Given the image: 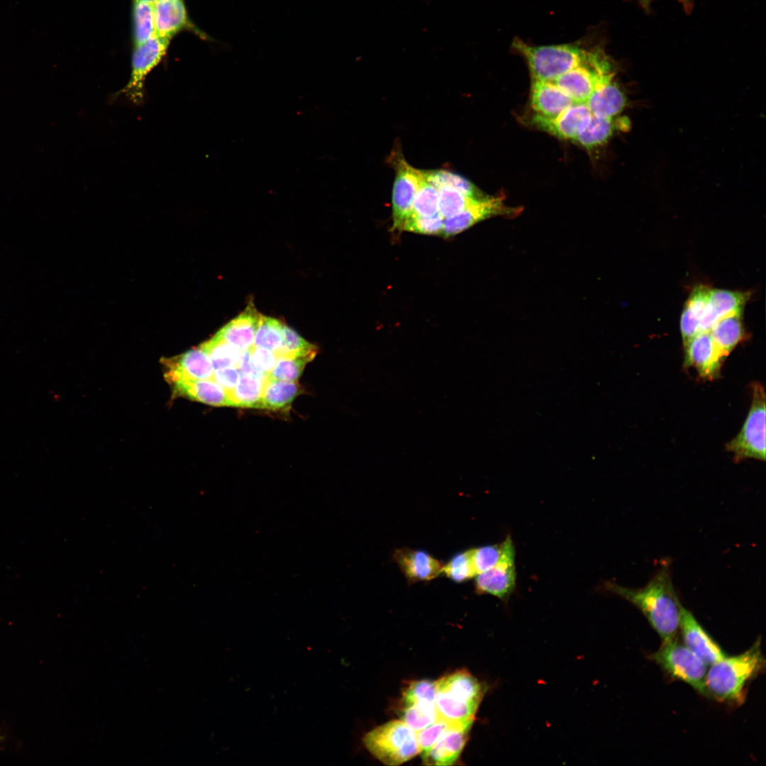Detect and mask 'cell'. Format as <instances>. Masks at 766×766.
<instances>
[{
	"mask_svg": "<svg viewBox=\"0 0 766 766\" xmlns=\"http://www.w3.org/2000/svg\"><path fill=\"white\" fill-rule=\"evenodd\" d=\"M283 341L276 356L306 357L314 358L317 348L306 341L295 331L284 323L282 326Z\"/></svg>",
	"mask_w": 766,
	"mask_h": 766,
	"instance_id": "35",
	"label": "cell"
},
{
	"mask_svg": "<svg viewBox=\"0 0 766 766\" xmlns=\"http://www.w3.org/2000/svg\"><path fill=\"white\" fill-rule=\"evenodd\" d=\"M165 379L170 384L183 380L212 378L214 368L207 353L200 347L182 355L165 359Z\"/></svg>",
	"mask_w": 766,
	"mask_h": 766,
	"instance_id": "16",
	"label": "cell"
},
{
	"mask_svg": "<svg viewBox=\"0 0 766 766\" xmlns=\"http://www.w3.org/2000/svg\"><path fill=\"white\" fill-rule=\"evenodd\" d=\"M402 721L415 732L419 731L438 718L435 702H419L404 706Z\"/></svg>",
	"mask_w": 766,
	"mask_h": 766,
	"instance_id": "36",
	"label": "cell"
},
{
	"mask_svg": "<svg viewBox=\"0 0 766 766\" xmlns=\"http://www.w3.org/2000/svg\"><path fill=\"white\" fill-rule=\"evenodd\" d=\"M471 728L453 726L449 728L428 750L422 759L427 765H452L460 757Z\"/></svg>",
	"mask_w": 766,
	"mask_h": 766,
	"instance_id": "20",
	"label": "cell"
},
{
	"mask_svg": "<svg viewBox=\"0 0 766 766\" xmlns=\"http://www.w3.org/2000/svg\"><path fill=\"white\" fill-rule=\"evenodd\" d=\"M393 165L395 170L392 190L393 228L401 231L413 212L419 170L411 166L402 157H395Z\"/></svg>",
	"mask_w": 766,
	"mask_h": 766,
	"instance_id": "12",
	"label": "cell"
},
{
	"mask_svg": "<svg viewBox=\"0 0 766 766\" xmlns=\"http://www.w3.org/2000/svg\"><path fill=\"white\" fill-rule=\"evenodd\" d=\"M760 640L747 651L726 656L710 665L705 679L706 696L728 703H741L745 689L762 669L765 661Z\"/></svg>",
	"mask_w": 766,
	"mask_h": 766,
	"instance_id": "2",
	"label": "cell"
},
{
	"mask_svg": "<svg viewBox=\"0 0 766 766\" xmlns=\"http://www.w3.org/2000/svg\"><path fill=\"white\" fill-rule=\"evenodd\" d=\"M436 682L435 705L445 719L464 722L474 719L484 688L467 671H457Z\"/></svg>",
	"mask_w": 766,
	"mask_h": 766,
	"instance_id": "4",
	"label": "cell"
},
{
	"mask_svg": "<svg viewBox=\"0 0 766 766\" xmlns=\"http://www.w3.org/2000/svg\"><path fill=\"white\" fill-rule=\"evenodd\" d=\"M311 360V358L306 357L277 356L275 365L267 374V378L296 382L306 364Z\"/></svg>",
	"mask_w": 766,
	"mask_h": 766,
	"instance_id": "38",
	"label": "cell"
},
{
	"mask_svg": "<svg viewBox=\"0 0 766 766\" xmlns=\"http://www.w3.org/2000/svg\"><path fill=\"white\" fill-rule=\"evenodd\" d=\"M135 1H148V2H153V1H155L157 0H135Z\"/></svg>",
	"mask_w": 766,
	"mask_h": 766,
	"instance_id": "49",
	"label": "cell"
},
{
	"mask_svg": "<svg viewBox=\"0 0 766 766\" xmlns=\"http://www.w3.org/2000/svg\"><path fill=\"white\" fill-rule=\"evenodd\" d=\"M504 196H487L478 199L460 213L444 220L441 235L449 238L463 232L476 223L496 216H516L521 207H510L504 202Z\"/></svg>",
	"mask_w": 766,
	"mask_h": 766,
	"instance_id": "11",
	"label": "cell"
},
{
	"mask_svg": "<svg viewBox=\"0 0 766 766\" xmlns=\"http://www.w3.org/2000/svg\"><path fill=\"white\" fill-rule=\"evenodd\" d=\"M250 350L251 349L241 352L240 360L236 367L238 368L241 374L258 377H267L259 372L254 367L251 358Z\"/></svg>",
	"mask_w": 766,
	"mask_h": 766,
	"instance_id": "46",
	"label": "cell"
},
{
	"mask_svg": "<svg viewBox=\"0 0 766 766\" xmlns=\"http://www.w3.org/2000/svg\"><path fill=\"white\" fill-rule=\"evenodd\" d=\"M442 572L456 582H462L476 575L471 550L455 555L446 565L443 567Z\"/></svg>",
	"mask_w": 766,
	"mask_h": 766,
	"instance_id": "39",
	"label": "cell"
},
{
	"mask_svg": "<svg viewBox=\"0 0 766 766\" xmlns=\"http://www.w3.org/2000/svg\"><path fill=\"white\" fill-rule=\"evenodd\" d=\"M363 743L373 756L387 765H401L421 752L416 732L402 720L374 728L365 735Z\"/></svg>",
	"mask_w": 766,
	"mask_h": 766,
	"instance_id": "5",
	"label": "cell"
},
{
	"mask_svg": "<svg viewBox=\"0 0 766 766\" xmlns=\"http://www.w3.org/2000/svg\"><path fill=\"white\" fill-rule=\"evenodd\" d=\"M679 628L684 645L706 665H711L727 656L693 614L684 607L682 610Z\"/></svg>",
	"mask_w": 766,
	"mask_h": 766,
	"instance_id": "17",
	"label": "cell"
},
{
	"mask_svg": "<svg viewBox=\"0 0 766 766\" xmlns=\"http://www.w3.org/2000/svg\"><path fill=\"white\" fill-rule=\"evenodd\" d=\"M641 6L645 10L648 11L653 0H638Z\"/></svg>",
	"mask_w": 766,
	"mask_h": 766,
	"instance_id": "47",
	"label": "cell"
},
{
	"mask_svg": "<svg viewBox=\"0 0 766 766\" xmlns=\"http://www.w3.org/2000/svg\"><path fill=\"white\" fill-rule=\"evenodd\" d=\"M250 353L255 369L267 376L275 365L277 360L275 353L269 349L254 346L251 348Z\"/></svg>",
	"mask_w": 766,
	"mask_h": 766,
	"instance_id": "44",
	"label": "cell"
},
{
	"mask_svg": "<svg viewBox=\"0 0 766 766\" xmlns=\"http://www.w3.org/2000/svg\"><path fill=\"white\" fill-rule=\"evenodd\" d=\"M605 588L640 609L663 643L675 638L683 606L675 589L668 566L659 569L643 587H626L607 582Z\"/></svg>",
	"mask_w": 766,
	"mask_h": 766,
	"instance_id": "1",
	"label": "cell"
},
{
	"mask_svg": "<svg viewBox=\"0 0 766 766\" xmlns=\"http://www.w3.org/2000/svg\"><path fill=\"white\" fill-rule=\"evenodd\" d=\"M436 682L421 680L411 682L403 694L404 706L419 702H435Z\"/></svg>",
	"mask_w": 766,
	"mask_h": 766,
	"instance_id": "42",
	"label": "cell"
},
{
	"mask_svg": "<svg viewBox=\"0 0 766 766\" xmlns=\"http://www.w3.org/2000/svg\"><path fill=\"white\" fill-rule=\"evenodd\" d=\"M623 118H606L592 116L589 123L574 141L580 145L592 148L601 146L613 136L616 131H623L628 123Z\"/></svg>",
	"mask_w": 766,
	"mask_h": 766,
	"instance_id": "27",
	"label": "cell"
},
{
	"mask_svg": "<svg viewBox=\"0 0 766 766\" xmlns=\"http://www.w3.org/2000/svg\"><path fill=\"white\" fill-rule=\"evenodd\" d=\"M282 326L283 322L278 319L261 314L253 346L265 348L277 353L282 345Z\"/></svg>",
	"mask_w": 766,
	"mask_h": 766,
	"instance_id": "33",
	"label": "cell"
},
{
	"mask_svg": "<svg viewBox=\"0 0 766 766\" xmlns=\"http://www.w3.org/2000/svg\"><path fill=\"white\" fill-rule=\"evenodd\" d=\"M394 559L401 571L411 582L431 580L441 572V563L423 550H397Z\"/></svg>",
	"mask_w": 766,
	"mask_h": 766,
	"instance_id": "23",
	"label": "cell"
},
{
	"mask_svg": "<svg viewBox=\"0 0 766 766\" xmlns=\"http://www.w3.org/2000/svg\"><path fill=\"white\" fill-rule=\"evenodd\" d=\"M742 313L731 314L718 320L709 330L716 346L726 357L745 337Z\"/></svg>",
	"mask_w": 766,
	"mask_h": 766,
	"instance_id": "26",
	"label": "cell"
},
{
	"mask_svg": "<svg viewBox=\"0 0 766 766\" xmlns=\"http://www.w3.org/2000/svg\"><path fill=\"white\" fill-rule=\"evenodd\" d=\"M574 102L554 82L533 80L531 105L535 114L555 117Z\"/></svg>",
	"mask_w": 766,
	"mask_h": 766,
	"instance_id": "21",
	"label": "cell"
},
{
	"mask_svg": "<svg viewBox=\"0 0 766 766\" xmlns=\"http://www.w3.org/2000/svg\"><path fill=\"white\" fill-rule=\"evenodd\" d=\"M586 104L593 116L617 118L626 107V98L612 78L599 85L592 93Z\"/></svg>",
	"mask_w": 766,
	"mask_h": 766,
	"instance_id": "24",
	"label": "cell"
},
{
	"mask_svg": "<svg viewBox=\"0 0 766 766\" xmlns=\"http://www.w3.org/2000/svg\"><path fill=\"white\" fill-rule=\"evenodd\" d=\"M749 412L738 434L726 445L738 462L748 458L765 460V392L759 382H753Z\"/></svg>",
	"mask_w": 766,
	"mask_h": 766,
	"instance_id": "6",
	"label": "cell"
},
{
	"mask_svg": "<svg viewBox=\"0 0 766 766\" xmlns=\"http://www.w3.org/2000/svg\"><path fill=\"white\" fill-rule=\"evenodd\" d=\"M747 295L740 292L711 289L707 304L699 323V332L709 331L720 318L742 313Z\"/></svg>",
	"mask_w": 766,
	"mask_h": 766,
	"instance_id": "19",
	"label": "cell"
},
{
	"mask_svg": "<svg viewBox=\"0 0 766 766\" xmlns=\"http://www.w3.org/2000/svg\"><path fill=\"white\" fill-rule=\"evenodd\" d=\"M457 726L438 718L433 723L416 732L417 743L421 752L431 748L439 738L451 727ZM462 727V726H460Z\"/></svg>",
	"mask_w": 766,
	"mask_h": 766,
	"instance_id": "43",
	"label": "cell"
},
{
	"mask_svg": "<svg viewBox=\"0 0 766 766\" xmlns=\"http://www.w3.org/2000/svg\"><path fill=\"white\" fill-rule=\"evenodd\" d=\"M171 386L175 396L187 397L215 406H233L228 392L213 378L183 380Z\"/></svg>",
	"mask_w": 766,
	"mask_h": 766,
	"instance_id": "22",
	"label": "cell"
},
{
	"mask_svg": "<svg viewBox=\"0 0 766 766\" xmlns=\"http://www.w3.org/2000/svg\"><path fill=\"white\" fill-rule=\"evenodd\" d=\"M592 114L586 103H574L559 115L547 118L534 114L531 124L562 140H574L584 130Z\"/></svg>",
	"mask_w": 766,
	"mask_h": 766,
	"instance_id": "15",
	"label": "cell"
},
{
	"mask_svg": "<svg viewBox=\"0 0 766 766\" xmlns=\"http://www.w3.org/2000/svg\"><path fill=\"white\" fill-rule=\"evenodd\" d=\"M710 289L705 285L696 286L686 302L680 320L684 345L699 332V323L707 304Z\"/></svg>",
	"mask_w": 766,
	"mask_h": 766,
	"instance_id": "25",
	"label": "cell"
},
{
	"mask_svg": "<svg viewBox=\"0 0 766 766\" xmlns=\"http://www.w3.org/2000/svg\"><path fill=\"white\" fill-rule=\"evenodd\" d=\"M652 659L672 677L706 696L707 665L684 645L673 640L663 643Z\"/></svg>",
	"mask_w": 766,
	"mask_h": 766,
	"instance_id": "9",
	"label": "cell"
},
{
	"mask_svg": "<svg viewBox=\"0 0 766 766\" xmlns=\"http://www.w3.org/2000/svg\"><path fill=\"white\" fill-rule=\"evenodd\" d=\"M170 44V42L154 37L141 45L133 46L130 77L126 84L116 93L114 98L123 96L135 106L143 104L146 78L163 60Z\"/></svg>",
	"mask_w": 766,
	"mask_h": 766,
	"instance_id": "7",
	"label": "cell"
},
{
	"mask_svg": "<svg viewBox=\"0 0 766 766\" xmlns=\"http://www.w3.org/2000/svg\"><path fill=\"white\" fill-rule=\"evenodd\" d=\"M199 347L207 353L215 370L237 367L242 352L216 335Z\"/></svg>",
	"mask_w": 766,
	"mask_h": 766,
	"instance_id": "32",
	"label": "cell"
},
{
	"mask_svg": "<svg viewBox=\"0 0 766 766\" xmlns=\"http://www.w3.org/2000/svg\"><path fill=\"white\" fill-rule=\"evenodd\" d=\"M260 315L252 300H249L245 310L215 335L240 351L250 350L253 347Z\"/></svg>",
	"mask_w": 766,
	"mask_h": 766,
	"instance_id": "18",
	"label": "cell"
},
{
	"mask_svg": "<svg viewBox=\"0 0 766 766\" xmlns=\"http://www.w3.org/2000/svg\"><path fill=\"white\" fill-rule=\"evenodd\" d=\"M614 76L607 57L601 49L595 48L588 62L565 72L554 82L574 103H586L599 85Z\"/></svg>",
	"mask_w": 766,
	"mask_h": 766,
	"instance_id": "8",
	"label": "cell"
},
{
	"mask_svg": "<svg viewBox=\"0 0 766 766\" xmlns=\"http://www.w3.org/2000/svg\"><path fill=\"white\" fill-rule=\"evenodd\" d=\"M267 377L240 374L235 387L228 392L233 406L262 409V394Z\"/></svg>",
	"mask_w": 766,
	"mask_h": 766,
	"instance_id": "28",
	"label": "cell"
},
{
	"mask_svg": "<svg viewBox=\"0 0 766 766\" xmlns=\"http://www.w3.org/2000/svg\"><path fill=\"white\" fill-rule=\"evenodd\" d=\"M511 48L526 60L533 80L548 82L588 62L594 50L575 44L531 45L518 38Z\"/></svg>",
	"mask_w": 766,
	"mask_h": 766,
	"instance_id": "3",
	"label": "cell"
},
{
	"mask_svg": "<svg viewBox=\"0 0 766 766\" xmlns=\"http://www.w3.org/2000/svg\"><path fill=\"white\" fill-rule=\"evenodd\" d=\"M686 11H689L692 8V0H680Z\"/></svg>",
	"mask_w": 766,
	"mask_h": 766,
	"instance_id": "48",
	"label": "cell"
},
{
	"mask_svg": "<svg viewBox=\"0 0 766 766\" xmlns=\"http://www.w3.org/2000/svg\"><path fill=\"white\" fill-rule=\"evenodd\" d=\"M478 199H481L468 196L453 188H441L438 189V213L445 219L460 213Z\"/></svg>",
	"mask_w": 766,
	"mask_h": 766,
	"instance_id": "37",
	"label": "cell"
},
{
	"mask_svg": "<svg viewBox=\"0 0 766 766\" xmlns=\"http://www.w3.org/2000/svg\"><path fill=\"white\" fill-rule=\"evenodd\" d=\"M503 550V542L471 549L472 560L476 574L484 572L495 566L501 557Z\"/></svg>",
	"mask_w": 766,
	"mask_h": 766,
	"instance_id": "41",
	"label": "cell"
},
{
	"mask_svg": "<svg viewBox=\"0 0 766 766\" xmlns=\"http://www.w3.org/2000/svg\"><path fill=\"white\" fill-rule=\"evenodd\" d=\"M503 543L504 550L499 562L492 568L477 574L474 584L477 593L507 601L516 588V553L511 535H508Z\"/></svg>",
	"mask_w": 766,
	"mask_h": 766,
	"instance_id": "10",
	"label": "cell"
},
{
	"mask_svg": "<svg viewBox=\"0 0 766 766\" xmlns=\"http://www.w3.org/2000/svg\"><path fill=\"white\" fill-rule=\"evenodd\" d=\"M444 218L439 213L431 216L412 214L405 221L401 231L424 234L441 235Z\"/></svg>",
	"mask_w": 766,
	"mask_h": 766,
	"instance_id": "40",
	"label": "cell"
},
{
	"mask_svg": "<svg viewBox=\"0 0 766 766\" xmlns=\"http://www.w3.org/2000/svg\"><path fill=\"white\" fill-rule=\"evenodd\" d=\"M156 36L171 43L182 31H189L201 39L210 38L189 17L184 0H157L152 2Z\"/></svg>",
	"mask_w": 766,
	"mask_h": 766,
	"instance_id": "13",
	"label": "cell"
},
{
	"mask_svg": "<svg viewBox=\"0 0 766 766\" xmlns=\"http://www.w3.org/2000/svg\"><path fill=\"white\" fill-rule=\"evenodd\" d=\"M299 393L295 382L267 379L262 394V409L272 411L284 410Z\"/></svg>",
	"mask_w": 766,
	"mask_h": 766,
	"instance_id": "29",
	"label": "cell"
},
{
	"mask_svg": "<svg viewBox=\"0 0 766 766\" xmlns=\"http://www.w3.org/2000/svg\"><path fill=\"white\" fill-rule=\"evenodd\" d=\"M412 213L422 216H431L438 213V190L426 180L420 170Z\"/></svg>",
	"mask_w": 766,
	"mask_h": 766,
	"instance_id": "34",
	"label": "cell"
},
{
	"mask_svg": "<svg viewBox=\"0 0 766 766\" xmlns=\"http://www.w3.org/2000/svg\"><path fill=\"white\" fill-rule=\"evenodd\" d=\"M240 374V370L236 367H226L216 370L213 372L212 378L229 392L237 385Z\"/></svg>",
	"mask_w": 766,
	"mask_h": 766,
	"instance_id": "45",
	"label": "cell"
},
{
	"mask_svg": "<svg viewBox=\"0 0 766 766\" xmlns=\"http://www.w3.org/2000/svg\"><path fill=\"white\" fill-rule=\"evenodd\" d=\"M684 347L685 367H694L703 379L711 380L719 375L726 357L716 346L709 331L699 332Z\"/></svg>",
	"mask_w": 766,
	"mask_h": 766,
	"instance_id": "14",
	"label": "cell"
},
{
	"mask_svg": "<svg viewBox=\"0 0 766 766\" xmlns=\"http://www.w3.org/2000/svg\"><path fill=\"white\" fill-rule=\"evenodd\" d=\"M422 173L426 180L429 182L438 190L443 187H450L458 190L462 194L475 199H483L487 195H484L478 189L466 178L454 172L444 170H422Z\"/></svg>",
	"mask_w": 766,
	"mask_h": 766,
	"instance_id": "31",
	"label": "cell"
},
{
	"mask_svg": "<svg viewBox=\"0 0 766 766\" xmlns=\"http://www.w3.org/2000/svg\"><path fill=\"white\" fill-rule=\"evenodd\" d=\"M131 17L133 46L157 37L152 2L132 0Z\"/></svg>",
	"mask_w": 766,
	"mask_h": 766,
	"instance_id": "30",
	"label": "cell"
}]
</instances>
